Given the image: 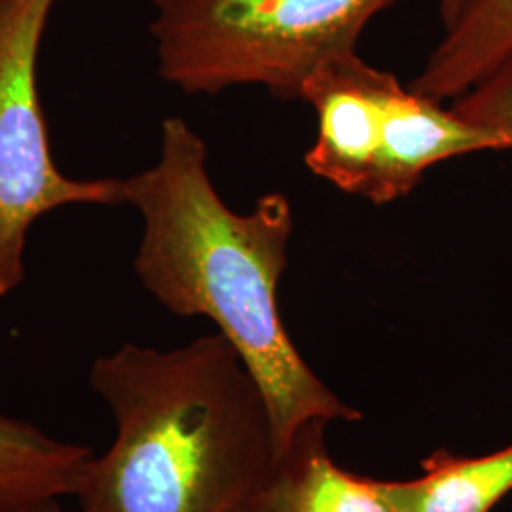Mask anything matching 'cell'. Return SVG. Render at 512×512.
<instances>
[{
    "label": "cell",
    "mask_w": 512,
    "mask_h": 512,
    "mask_svg": "<svg viewBox=\"0 0 512 512\" xmlns=\"http://www.w3.org/2000/svg\"><path fill=\"white\" fill-rule=\"evenodd\" d=\"M124 192L143 219L137 279L165 310L207 317L238 349L270 404L279 458L306 421L363 420L311 370L281 319L277 287L294 232L287 196L230 209L211 181L205 141L181 116L164 118L158 162L124 179Z\"/></svg>",
    "instance_id": "obj_1"
},
{
    "label": "cell",
    "mask_w": 512,
    "mask_h": 512,
    "mask_svg": "<svg viewBox=\"0 0 512 512\" xmlns=\"http://www.w3.org/2000/svg\"><path fill=\"white\" fill-rule=\"evenodd\" d=\"M88 380L116 433L84 467L78 511L247 512L272 480L270 404L220 332L167 351L124 344Z\"/></svg>",
    "instance_id": "obj_2"
},
{
    "label": "cell",
    "mask_w": 512,
    "mask_h": 512,
    "mask_svg": "<svg viewBox=\"0 0 512 512\" xmlns=\"http://www.w3.org/2000/svg\"><path fill=\"white\" fill-rule=\"evenodd\" d=\"M399 0H152L162 80L188 95L264 86L300 101L323 63L357 52L368 23Z\"/></svg>",
    "instance_id": "obj_3"
},
{
    "label": "cell",
    "mask_w": 512,
    "mask_h": 512,
    "mask_svg": "<svg viewBox=\"0 0 512 512\" xmlns=\"http://www.w3.org/2000/svg\"><path fill=\"white\" fill-rule=\"evenodd\" d=\"M300 101L317 116L304 156L313 175L338 190L387 205L408 196L433 165L484 150H511L501 135L461 120L357 52L323 63Z\"/></svg>",
    "instance_id": "obj_4"
},
{
    "label": "cell",
    "mask_w": 512,
    "mask_h": 512,
    "mask_svg": "<svg viewBox=\"0 0 512 512\" xmlns=\"http://www.w3.org/2000/svg\"><path fill=\"white\" fill-rule=\"evenodd\" d=\"M55 2L0 4V298L25 281L37 220L71 205H126L124 179H73L55 165L38 95V55Z\"/></svg>",
    "instance_id": "obj_5"
},
{
    "label": "cell",
    "mask_w": 512,
    "mask_h": 512,
    "mask_svg": "<svg viewBox=\"0 0 512 512\" xmlns=\"http://www.w3.org/2000/svg\"><path fill=\"white\" fill-rule=\"evenodd\" d=\"M329 423L310 420L298 427L247 512H395L376 478L353 475L332 461L325 439Z\"/></svg>",
    "instance_id": "obj_6"
},
{
    "label": "cell",
    "mask_w": 512,
    "mask_h": 512,
    "mask_svg": "<svg viewBox=\"0 0 512 512\" xmlns=\"http://www.w3.org/2000/svg\"><path fill=\"white\" fill-rule=\"evenodd\" d=\"M512 54V0H461L410 88L425 97L458 99Z\"/></svg>",
    "instance_id": "obj_7"
},
{
    "label": "cell",
    "mask_w": 512,
    "mask_h": 512,
    "mask_svg": "<svg viewBox=\"0 0 512 512\" xmlns=\"http://www.w3.org/2000/svg\"><path fill=\"white\" fill-rule=\"evenodd\" d=\"M376 484L395 512H492L512 492V444L478 458L439 448L420 476Z\"/></svg>",
    "instance_id": "obj_8"
},
{
    "label": "cell",
    "mask_w": 512,
    "mask_h": 512,
    "mask_svg": "<svg viewBox=\"0 0 512 512\" xmlns=\"http://www.w3.org/2000/svg\"><path fill=\"white\" fill-rule=\"evenodd\" d=\"M92 448L0 414V505L74 495Z\"/></svg>",
    "instance_id": "obj_9"
},
{
    "label": "cell",
    "mask_w": 512,
    "mask_h": 512,
    "mask_svg": "<svg viewBox=\"0 0 512 512\" xmlns=\"http://www.w3.org/2000/svg\"><path fill=\"white\" fill-rule=\"evenodd\" d=\"M461 120L507 139L512 150V54L454 101Z\"/></svg>",
    "instance_id": "obj_10"
},
{
    "label": "cell",
    "mask_w": 512,
    "mask_h": 512,
    "mask_svg": "<svg viewBox=\"0 0 512 512\" xmlns=\"http://www.w3.org/2000/svg\"><path fill=\"white\" fill-rule=\"evenodd\" d=\"M0 512H69L59 499H42V501H27L16 505H0ZM80 512V511H76Z\"/></svg>",
    "instance_id": "obj_11"
},
{
    "label": "cell",
    "mask_w": 512,
    "mask_h": 512,
    "mask_svg": "<svg viewBox=\"0 0 512 512\" xmlns=\"http://www.w3.org/2000/svg\"><path fill=\"white\" fill-rule=\"evenodd\" d=\"M459 2L461 0H440V18H442V27H446L452 18L458 12Z\"/></svg>",
    "instance_id": "obj_12"
},
{
    "label": "cell",
    "mask_w": 512,
    "mask_h": 512,
    "mask_svg": "<svg viewBox=\"0 0 512 512\" xmlns=\"http://www.w3.org/2000/svg\"><path fill=\"white\" fill-rule=\"evenodd\" d=\"M2 2H4V0H0V4H2Z\"/></svg>",
    "instance_id": "obj_13"
},
{
    "label": "cell",
    "mask_w": 512,
    "mask_h": 512,
    "mask_svg": "<svg viewBox=\"0 0 512 512\" xmlns=\"http://www.w3.org/2000/svg\"><path fill=\"white\" fill-rule=\"evenodd\" d=\"M234 512H243V511H234Z\"/></svg>",
    "instance_id": "obj_14"
}]
</instances>
